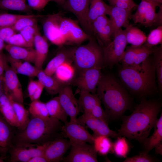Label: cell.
<instances>
[{"mask_svg":"<svg viewBox=\"0 0 162 162\" xmlns=\"http://www.w3.org/2000/svg\"><path fill=\"white\" fill-rule=\"evenodd\" d=\"M63 16L60 13L44 16L42 24L44 36L48 40L59 47L66 44L60 31L59 24Z\"/></svg>","mask_w":162,"mask_h":162,"instance_id":"ba28073f","label":"cell"},{"mask_svg":"<svg viewBox=\"0 0 162 162\" xmlns=\"http://www.w3.org/2000/svg\"><path fill=\"white\" fill-rule=\"evenodd\" d=\"M8 97L15 112L18 125L17 129L23 130L26 127L30 120L28 111L24 107L23 104L16 102L9 97Z\"/></svg>","mask_w":162,"mask_h":162,"instance_id":"4dcf8cb0","label":"cell"},{"mask_svg":"<svg viewBox=\"0 0 162 162\" xmlns=\"http://www.w3.org/2000/svg\"><path fill=\"white\" fill-rule=\"evenodd\" d=\"M61 133L62 136L69 139L71 146L84 143L93 144L94 137L84 126L76 122L70 121L64 124Z\"/></svg>","mask_w":162,"mask_h":162,"instance_id":"30bf717a","label":"cell"},{"mask_svg":"<svg viewBox=\"0 0 162 162\" xmlns=\"http://www.w3.org/2000/svg\"><path fill=\"white\" fill-rule=\"evenodd\" d=\"M91 27L93 37L102 47L111 41V26L110 19L106 15L97 18L92 23Z\"/></svg>","mask_w":162,"mask_h":162,"instance_id":"2e32d148","label":"cell"},{"mask_svg":"<svg viewBox=\"0 0 162 162\" xmlns=\"http://www.w3.org/2000/svg\"><path fill=\"white\" fill-rule=\"evenodd\" d=\"M70 152L64 160L67 162H98L97 152L93 144L87 143L71 146Z\"/></svg>","mask_w":162,"mask_h":162,"instance_id":"5bb4252c","label":"cell"},{"mask_svg":"<svg viewBox=\"0 0 162 162\" xmlns=\"http://www.w3.org/2000/svg\"><path fill=\"white\" fill-rule=\"evenodd\" d=\"M153 58L158 88L162 90V45L158 47L153 53Z\"/></svg>","mask_w":162,"mask_h":162,"instance_id":"f35d334b","label":"cell"},{"mask_svg":"<svg viewBox=\"0 0 162 162\" xmlns=\"http://www.w3.org/2000/svg\"><path fill=\"white\" fill-rule=\"evenodd\" d=\"M80 94L78 101L84 112L90 113L97 104L101 102L96 94L80 90Z\"/></svg>","mask_w":162,"mask_h":162,"instance_id":"1f68e13d","label":"cell"},{"mask_svg":"<svg viewBox=\"0 0 162 162\" xmlns=\"http://www.w3.org/2000/svg\"><path fill=\"white\" fill-rule=\"evenodd\" d=\"M155 159L144 150L137 155L131 157L126 158L123 162H153Z\"/></svg>","mask_w":162,"mask_h":162,"instance_id":"bcb514c9","label":"cell"},{"mask_svg":"<svg viewBox=\"0 0 162 162\" xmlns=\"http://www.w3.org/2000/svg\"><path fill=\"white\" fill-rule=\"evenodd\" d=\"M39 83L38 80H31L29 83L28 87V96L30 98L33 95L37 89Z\"/></svg>","mask_w":162,"mask_h":162,"instance_id":"db71d44e","label":"cell"},{"mask_svg":"<svg viewBox=\"0 0 162 162\" xmlns=\"http://www.w3.org/2000/svg\"><path fill=\"white\" fill-rule=\"evenodd\" d=\"M46 104L50 117L56 118L64 124L68 122V116L61 104L58 96L51 99Z\"/></svg>","mask_w":162,"mask_h":162,"instance_id":"f1b7e54d","label":"cell"},{"mask_svg":"<svg viewBox=\"0 0 162 162\" xmlns=\"http://www.w3.org/2000/svg\"><path fill=\"white\" fill-rule=\"evenodd\" d=\"M113 38L110 43L102 47L104 63L110 66L119 62L127 44L124 30L122 29L117 32Z\"/></svg>","mask_w":162,"mask_h":162,"instance_id":"8992f818","label":"cell"},{"mask_svg":"<svg viewBox=\"0 0 162 162\" xmlns=\"http://www.w3.org/2000/svg\"><path fill=\"white\" fill-rule=\"evenodd\" d=\"M111 8V6L106 4L103 0H90L88 18L91 27L92 23L97 18L108 15Z\"/></svg>","mask_w":162,"mask_h":162,"instance_id":"484cf974","label":"cell"},{"mask_svg":"<svg viewBox=\"0 0 162 162\" xmlns=\"http://www.w3.org/2000/svg\"><path fill=\"white\" fill-rule=\"evenodd\" d=\"M57 4L60 5H63L64 3L65 0H52Z\"/></svg>","mask_w":162,"mask_h":162,"instance_id":"94428289","label":"cell"},{"mask_svg":"<svg viewBox=\"0 0 162 162\" xmlns=\"http://www.w3.org/2000/svg\"><path fill=\"white\" fill-rule=\"evenodd\" d=\"M75 47L71 48H63L59 51L56 56L48 63L44 72L47 75L52 76L56 69L64 62L72 61Z\"/></svg>","mask_w":162,"mask_h":162,"instance_id":"44dd1931","label":"cell"},{"mask_svg":"<svg viewBox=\"0 0 162 162\" xmlns=\"http://www.w3.org/2000/svg\"><path fill=\"white\" fill-rule=\"evenodd\" d=\"M90 37L77 24L70 32L67 38L66 44L80 45L85 40H88Z\"/></svg>","mask_w":162,"mask_h":162,"instance_id":"836d02e7","label":"cell"},{"mask_svg":"<svg viewBox=\"0 0 162 162\" xmlns=\"http://www.w3.org/2000/svg\"><path fill=\"white\" fill-rule=\"evenodd\" d=\"M160 5L151 0H141L136 12L131 15L130 19L135 24L140 23L146 27L155 26L157 15L156 8Z\"/></svg>","mask_w":162,"mask_h":162,"instance_id":"8fae6325","label":"cell"},{"mask_svg":"<svg viewBox=\"0 0 162 162\" xmlns=\"http://www.w3.org/2000/svg\"><path fill=\"white\" fill-rule=\"evenodd\" d=\"M159 9L158 12L157 13V17L155 25L156 26H162V4L159 6Z\"/></svg>","mask_w":162,"mask_h":162,"instance_id":"9f6ffc18","label":"cell"},{"mask_svg":"<svg viewBox=\"0 0 162 162\" xmlns=\"http://www.w3.org/2000/svg\"><path fill=\"white\" fill-rule=\"evenodd\" d=\"M124 30L127 43L131 44V46H140L146 41L147 37L137 27L130 24Z\"/></svg>","mask_w":162,"mask_h":162,"instance_id":"4316f807","label":"cell"},{"mask_svg":"<svg viewBox=\"0 0 162 162\" xmlns=\"http://www.w3.org/2000/svg\"><path fill=\"white\" fill-rule=\"evenodd\" d=\"M123 1L126 2L131 5L134 8H135L137 6V5L134 2L133 0H118Z\"/></svg>","mask_w":162,"mask_h":162,"instance_id":"680465c9","label":"cell"},{"mask_svg":"<svg viewBox=\"0 0 162 162\" xmlns=\"http://www.w3.org/2000/svg\"><path fill=\"white\" fill-rule=\"evenodd\" d=\"M37 76L38 80L43 85L46 91L50 94L54 95L58 93L63 86L53 76L47 75L42 69L39 70Z\"/></svg>","mask_w":162,"mask_h":162,"instance_id":"f546056e","label":"cell"},{"mask_svg":"<svg viewBox=\"0 0 162 162\" xmlns=\"http://www.w3.org/2000/svg\"><path fill=\"white\" fill-rule=\"evenodd\" d=\"M101 102L97 104L92 109L90 113L94 118L108 124L109 118L105 111L102 108Z\"/></svg>","mask_w":162,"mask_h":162,"instance_id":"7dc6e473","label":"cell"},{"mask_svg":"<svg viewBox=\"0 0 162 162\" xmlns=\"http://www.w3.org/2000/svg\"><path fill=\"white\" fill-rule=\"evenodd\" d=\"M58 94L60 103L70 117V121L76 122L77 116L82 108L79 101L75 98L72 88L69 86H63Z\"/></svg>","mask_w":162,"mask_h":162,"instance_id":"9a60e30c","label":"cell"},{"mask_svg":"<svg viewBox=\"0 0 162 162\" xmlns=\"http://www.w3.org/2000/svg\"><path fill=\"white\" fill-rule=\"evenodd\" d=\"M4 49L12 58L34 63L35 51L33 47L16 46L7 44Z\"/></svg>","mask_w":162,"mask_h":162,"instance_id":"603a6c76","label":"cell"},{"mask_svg":"<svg viewBox=\"0 0 162 162\" xmlns=\"http://www.w3.org/2000/svg\"><path fill=\"white\" fill-rule=\"evenodd\" d=\"M50 117L47 118L32 117L23 130L16 131L13 144L26 143L42 145L62 136L63 125Z\"/></svg>","mask_w":162,"mask_h":162,"instance_id":"277c9868","label":"cell"},{"mask_svg":"<svg viewBox=\"0 0 162 162\" xmlns=\"http://www.w3.org/2000/svg\"><path fill=\"white\" fill-rule=\"evenodd\" d=\"M71 146L69 140L62 138L49 142L44 150V156L48 162H59Z\"/></svg>","mask_w":162,"mask_h":162,"instance_id":"e0dca14e","label":"cell"},{"mask_svg":"<svg viewBox=\"0 0 162 162\" xmlns=\"http://www.w3.org/2000/svg\"><path fill=\"white\" fill-rule=\"evenodd\" d=\"M141 46L128 47L125 50L123 56L119 61L122 67H125L133 65L137 54L140 50Z\"/></svg>","mask_w":162,"mask_h":162,"instance_id":"ab89813d","label":"cell"},{"mask_svg":"<svg viewBox=\"0 0 162 162\" xmlns=\"http://www.w3.org/2000/svg\"><path fill=\"white\" fill-rule=\"evenodd\" d=\"M16 33L12 26L0 27V39L7 42L10 37Z\"/></svg>","mask_w":162,"mask_h":162,"instance_id":"f907efd6","label":"cell"},{"mask_svg":"<svg viewBox=\"0 0 162 162\" xmlns=\"http://www.w3.org/2000/svg\"><path fill=\"white\" fill-rule=\"evenodd\" d=\"M28 5L31 9L37 11L43 9L51 0H27Z\"/></svg>","mask_w":162,"mask_h":162,"instance_id":"681fc988","label":"cell"},{"mask_svg":"<svg viewBox=\"0 0 162 162\" xmlns=\"http://www.w3.org/2000/svg\"><path fill=\"white\" fill-rule=\"evenodd\" d=\"M44 88V86L39 81V84L37 89L32 96L30 98L31 100L32 101L34 100H39Z\"/></svg>","mask_w":162,"mask_h":162,"instance_id":"11a10c76","label":"cell"},{"mask_svg":"<svg viewBox=\"0 0 162 162\" xmlns=\"http://www.w3.org/2000/svg\"><path fill=\"white\" fill-rule=\"evenodd\" d=\"M72 61H66L56 70L53 76L62 85L69 83L74 78L76 68L72 64Z\"/></svg>","mask_w":162,"mask_h":162,"instance_id":"d4e9b609","label":"cell"},{"mask_svg":"<svg viewBox=\"0 0 162 162\" xmlns=\"http://www.w3.org/2000/svg\"><path fill=\"white\" fill-rule=\"evenodd\" d=\"M158 48L155 46H148L143 44L137 54L132 65H139L149 56L153 54Z\"/></svg>","mask_w":162,"mask_h":162,"instance_id":"b9f144b4","label":"cell"},{"mask_svg":"<svg viewBox=\"0 0 162 162\" xmlns=\"http://www.w3.org/2000/svg\"><path fill=\"white\" fill-rule=\"evenodd\" d=\"M26 0H0V9L29 12L31 8L26 3Z\"/></svg>","mask_w":162,"mask_h":162,"instance_id":"e575fe53","label":"cell"},{"mask_svg":"<svg viewBox=\"0 0 162 162\" xmlns=\"http://www.w3.org/2000/svg\"><path fill=\"white\" fill-rule=\"evenodd\" d=\"M101 69V66H98L81 71L75 81L76 86L80 90L96 94L102 75Z\"/></svg>","mask_w":162,"mask_h":162,"instance_id":"7c38bea8","label":"cell"},{"mask_svg":"<svg viewBox=\"0 0 162 162\" xmlns=\"http://www.w3.org/2000/svg\"><path fill=\"white\" fill-rule=\"evenodd\" d=\"M78 24L76 21L69 18L62 17L59 24V28L61 34L64 39L66 43L67 38L71 29Z\"/></svg>","mask_w":162,"mask_h":162,"instance_id":"7bdbcfd3","label":"cell"},{"mask_svg":"<svg viewBox=\"0 0 162 162\" xmlns=\"http://www.w3.org/2000/svg\"><path fill=\"white\" fill-rule=\"evenodd\" d=\"M0 112L11 125L17 128L18 125L14 109L5 93L0 98Z\"/></svg>","mask_w":162,"mask_h":162,"instance_id":"83f0119b","label":"cell"},{"mask_svg":"<svg viewBox=\"0 0 162 162\" xmlns=\"http://www.w3.org/2000/svg\"><path fill=\"white\" fill-rule=\"evenodd\" d=\"M90 0H65L64 8L76 17L82 28L89 35L93 37L92 28L88 18Z\"/></svg>","mask_w":162,"mask_h":162,"instance_id":"9c48e42d","label":"cell"},{"mask_svg":"<svg viewBox=\"0 0 162 162\" xmlns=\"http://www.w3.org/2000/svg\"><path fill=\"white\" fill-rule=\"evenodd\" d=\"M17 74L9 66L4 75V88L5 94L14 100L23 104L22 87Z\"/></svg>","mask_w":162,"mask_h":162,"instance_id":"4fadbf2b","label":"cell"},{"mask_svg":"<svg viewBox=\"0 0 162 162\" xmlns=\"http://www.w3.org/2000/svg\"><path fill=\"white\" fill-rule=\"evenodd\" d=\"M48 40L44 36L41 35L38 29L36 34L34 42L35 54L34 64V66L39 70L42 69L48 54L49 50Z\"/></svg>","mask_w":162,"mask_h":162,"instance_id":"ffe728a7","label":"cell"},{"mask_svg":"<svg viewBox=\"0 0 162 162\" xmlns=\"http://www.w3.org/2000/svg\"><path fill=\"white\" fill-rule=\"evenodd\" d=\"M28 162H48L44 156H37L31 158Z\"/></svg>","mask_w":162,"mask_h":162,"instance_id":"6f0895ef","label":"cell"},{"mask_svg":"<svg viewBox=\"0 0 162 162\" xmlns=\"http://www.w3.org/2000/svg\"><path fill=\"white\" fill-rule=\"evenodd\" d=\"M44 16L33 14L26 15L25 16L18 20L12 27L16 32H19L26 27L37 25L38 19L41 18Z\"/></svg>","mask_w":162,"mask_h":162,"instance_id":"74e56055","label":"cell"},{"mask_svg":"<svg viewBox=\"0 0 162 162\" xmlns=\"http://www.w3.org/2000/svg\"><path fill=\"white\" fill-rule=\"evenodd\" d=\"M111 6L125 9L133 10L134 8L128 3L118 0H107Z\"/></svg>","mask_w":162,"mask_h":162,"instance_id":"816d5d0a","label":"cell"},{"mask_svg":"<svg viewBox=\"0 0 162 162\" xmlns=\"http://www.w3.org/2000/svg\"><path fill=\"white\" fill-rule=\"evenodd\" d=\"M162 43V26L151 31L143 44L148 46H155Z\"/></svg>","mask_w":162,"mask_h":162,"instance_id":"60d3db41","label":"cell"},{"mask_svg":"<svg viewBox=\"0 0 162 162\" xmlns=\"http://www.w3.org/2000/svg\"><path fill=\"white\" fill-rule=\"evenodd\" d=\"M6 56L2 50L0 51V77L3 76L5 71L8 66Z\"/></svg>","mask_w":162,"mask_h":162,"instance_id":"f5cc1de1","label":"cell"},{"mask_svg":"<svg viewBox=\"0 0 162 162\" xmlns=\"http://www.w3.org/2000/svg\"><path fill=\"white\" fill-rule=\"evenodd\" d=\"M132 10L125 9L111 6L108 15L110 16L112 38L122 27L125 28L129 24V19Z\"/></svg>","mask_w":162,"mask_h":162,"instance_id":"ac0fdd59","label":"cell"},{"mask_svg":"<svg viewBox=\"0 0 162 162\" xmlns=\"http://www.w3.org/2000/svg\"><path fill=\"white\" fill-rule=\"evenodd\" d=\"M74 65L80 71L104 63L102 47L94 37H90L86 44L75 47L73 57Z\"/></svg>","mask_w":162,"mask_h":162,"instance_id":"5b68a950","label":"cell"},{"mask_svg":"<svg viewBox=\"0 0 162 162\" xmlns=\"http://www.w3.org/2000/svg\"><path fill=\"white\" fill-rule=\"evenodd\" d=\"M152 135L147 137L143 141L144 151L148 153L153 148L159 150L162 148V114L157 119L154 126Z\"/></svg>","mask_w":162,"mask_h":162,"instance_id":"7402d4cb","label":"cell"},{"mask_svg":"<svg viewBox=\"0 0 162 162\" xmlns=\"http://www.w3.org/2000/svg\"><path fill=\"white\" fill-rule=\"evenodd\" d=\"M6 43L8 44L16 46L32 47L27 43L20 32L18 33L17 32L13 34Z\"/></svg>","mask_w":162,"mask_h":162,"instance_id":"c3c4849f","label":"cell"},{"mask_svg":"<svg viewBox=\"0 0 162 162\" xmlns=\"http://www.w3.org/2000/svg\"><path fill=\"white\" fill-rule=\"evenodd\" d=\"M156 3H157L159 4H162V0H151Z\"/></svg>","mask_w":162,"mask_h":162,"instance_id":"6125c7cd","label":"cell"},{"mask_svg":"<svg viewBox=\"0 0 162 162\" xmlns=\"http://www.w3.org/2000/svg\"><path fill=\"white\" fill-rule=\"evenodd\" d=\"M26 15L0 13V27L12 26L20 18Z\"/></svg>","mask_w":162,"mask_h":162,"instance_id":"ee69618b","label":"cell"},{"mask_svg":"<svg viewBox=\"0 0 162 162\" xmlns=\"http://www.w3.org/2000/svg\"><path fill=\"white\" fill-rule=\"evenodd\" d=\"M6 56L8 62L10 65V67L17 74L29 77L37 76L40 70L28 62L14 59L9 55Z\"/></svg>","mask_w":162,"mask_h":162,"instance_id":"cb8c5ba5","label":"cell"},{"mask_svg":"<svg viewBox=\"0 0 162 162\" xmlns=\"http://www.w3.org/2000/svg\"><path fill=\"white\" fill-rule=\"evenodd\" d=\"M161 106L158 101L143 98L131 114L122 117L118 135L142 143L154 127Z\"/></svg>","mask_w":162,"mask_h":162,"instance_id":"6da1fadb","label":"cell"},{"mask_svg":"<svg viewBox=\"0 0 162 162\" xmlns=\"http://www.w3.org/2000/svg\"><path fill=\"white\" fill-rule=\"evenodd\" d=\"M113 143V153L117 156L126 158L130 149V144L125 137L120 136Z\"/></svg>","mask_w":162,"mask_h":162,"instance_id":"8d00e7d4","label":"cell"},{"mask_svg":"<svg viewBox=\"0 0 162 162\" xmlns=\"http://www.w3.org/2000/svg\"><path fill=\"white\" fill-rule=\"evenodd\" d=\"M96 93L109 119L120 118L131 107L132 100L129 95L111 75L102 74Z\"/></svg>","mask_w":162,"mask_h":162,"instance_id":"3957f363","label":"cell"},{"mask_svg":"<svg viewBox=\"0 0 162 162\" xmlns=\"http://www.w3.org/2000/svg\"><path fill=\"white\" fill-rule=\"evenodd\" d=\"M118 76L130 92L143 98L157 91L154 64L151 55L139 65L122 67Z\"/></svg>","mask_w":162,"mask_h":162,"instance_id":"7a4b0ae2","label":"cell"},{"mask_svg":"<svg viewBox=\"0 0 162 162\" xmlns=\"http://www.w3.org/2000/svg\"><path fill=\"white\" fill-rule=\"evenodd\" d=\"M32 117L41 118H47L50 117L46 103L39 100L32 101L28 110Z\"/></svg>","mask_w":162,"mask_h":162,"instance_id":"d590c367","label":"cell"},{"mask_svg":"<svg viewBox=\"0 0 162 162\" xmlns=\"http://www.w3.org/2000/svg\"><path fill=\"white\" fill-rule=\"evenodd\" d=\"M113 143L109 137L99 136L94 137L93 145L97 153L105 156L109 153H113Z\"/></svg>","mask_w":162,"mask_h":162,"instance_id":"d6a6232c","label":"cell"},{"mask_svg":"<svg viewBox=\"0 0 162 162\" xmlns=\"http://www.w3.org/2000/svg\"><path fill=\"white\" fill-rule=\"evenodd\" d=\"M15 128H16L11 125L0 112V154L3 156L12 145L16 132Z\"/></svg>","mask_w":162,"mask_h":162,"instance_id":"d6986e66","label":"cell"},{"mask_svg":"<svg viewBox=\"0 0 162 162\" xmlns=\"http://www.w3.org/2000/svg\"><path fill=\"white\" fill-rule=\"evenodd\" d=\"M38 29L37 25H36L26 27L19 32L31 46L33 47L35 36Z\"/></svg>","mask_w":162,"mask_h":162,"instance_id":"f6af8a7d","label":"cell"},{"mask_svg":"<svg viewBox=\"0 0 162 162\" xmlns=\"http://www.w3.org/2000/svg\"><path fill=\"white\" fill-rule=\"evenodd\" d=\"M5 42L2 39H0V51L2 50L5 45Z\"/></svg>","mask_w":162,"mask_h":162,"instance_id":"91938a15","label":"cell"},{"mask_svg":"<svg viewBox=\"0 0 162 162\" xmlns=\"http://www.w3.org/2000/svg\"><path fill=\"white\" fill-rule=\"evenodd\" d=\"M48 142L42 145L18 143L13 144L9 149L12 162H28L32 158L44 156Z\"/></svg>","mask_w":162,"mask_h":162,"instance_id":"52a82bcc","label":"cell"}]
</instances>
